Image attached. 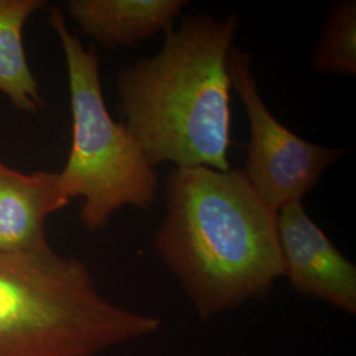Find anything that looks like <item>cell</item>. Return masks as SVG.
<instances>
[{"instance_id":"9","label":"cell","mask_w":356,"mask_h":356,"mask_svg":"<svg viewBox=\"0 0 356 356\" xmlns=\"http://www.w3.org/2000/svg\"><path fill=\"white\" fill-rule=\"evenodd\" d=\"M44 0H0V92L24 113H38L42 98L28 64L23 31Z\"/></svg>"},{"instance_id":"1","label":"cell","mask_w":356,"mask_h":356,"mask_svg":"<svg viewBox=\"0 0 356 356\" xmlns=\"http://www.w3.org/2000/svg\"><path fill=\"white\" fill-rule=\"evenodd\" d=\"M165 209L153 245L200 318L263 301L284 277L277 213L241 169L172 168Z\"/></svg>"},{"instance_id":"7","label":"cell","mask_w":356,"mask_h":356,"mask_svg":"<svg viewBox=\"0 0 356 356\" xmlns=\"http://www.w3.org/2000/svg\"><path fill=\"white\" fill-rule=\"evenodd\" d=\"M69 204L58 173H22L0 160V254H35L51 248L45 222Z\"/></svg>"},{"instance_id":"3","label":"cell","mask_w":356,"mask_h":356,"mask_svg":"<svg viewBox=\"0 0 356 356\" xmlns=\"http://www.w3.org/2000/svg\"><path fill=\"white\" fill-rule=\"evenodd\" d=\"M161 326L106 298L78 257L0 254V356H99Z\"/></svg>"},{"instance_id":"6","label":"cell","mask_w":356,"mask_h":356,"mask_svg":"<svg viewBox=\"0 0 356 356\" xmlns=\"http://www.w3.org/2000/svg\"><path fill=\"white\" fill-rule=\"evenodd\" d=\"M284 276L293 289L350 316L356 314V267L306 213L302 201L277 211Z\"/></svg>"},{"instance_id":"10","label":"cell","mask_w":356,"mask_h":356,"mask_svg":"<svg viewBox=\"0 0 356 356\" xmlns=\"http://www.w3.org/2000/svg\"><path fill=\"white\" fill-rule=\"evenodd\" d=\"M312 70L356 76V1L332 4L312 53Z\"/></svg>"},{"instance_id":"8","label":"cell","mask_w":356,"mask_h":356,"mask_svg":"<svg viewBox=\"0 0 356 356\" xmlns=\"http://www.w3.org/2000/svg\"><path fill=\"white\" fill-rule=\"evenodd\" d=\"M188 0H69L66 13L76 26L107 49L135 48L175 28Z\"/></svg>"},{"instance_id":"4","label":"cell","mask_w":356,"mask_h":356,"mask_svg":"<svg viewBox=\"0 0 356 356\" xmlns=\"http://www.w3.org/2000/svg\"><path fill=\"white\" fill-rule=\"evenodd\" d=\"M49 23L64 51L73 119L72 147L58 173L60 184L70 202L82 200V226L98 231L126 206L152 209L159 177L124 123L115 122L108 113L95 51L86 49L69 29L60 7H51Z\"/></svg>"},{"instance_id":"2","label":"cell","mask_w":356,"mask_h":356,"mask_svg":"<svg viewBox=\"0 0 356 356\" xmlns=\"http://www.w3.org/2000/svg\"><path fill=\"white\" fill-rule=\"evenodd\" d=\"M239 26L236 13L188 15L156 56L118 73L124 126L153 166L231 169L227 56Z\"/></svg>"},{"instance_id":"5","label":"cell","mask_w":356,"mask_h":356,"mask_svg":"<svg viewBox=\"0 0 356 356\" xmlns=\"http://www.w3.org/2000/svg\"><path fill=\"white\" fill-rule=\"evenodd\" d=\"M252 57L232 45L227 56L231 89L238 94L250 124L243 176L254 193L275 210L302 201L318 185L323 172L348 149L314 144L300 138L269 111L251 69Z\"/></svg>"}]
</instances>
